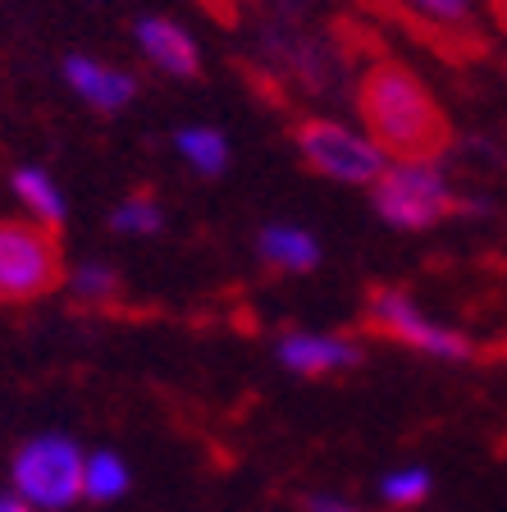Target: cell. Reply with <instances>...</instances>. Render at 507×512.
I'll return each mask as SVG.
<instances>
[{"mask_svg": "<svg viewBox=\"0 0 507 512\" xmlns=\"http://www.w3.org/2000/svg\"><path fill=\"white\" fill-rule=\"evenodd\" d=\"M357 115L366 138L389 160H439L453 142L444 106L402 60H370L361 69Z\"/></svg>", "mask_w": 507, "mask_h": 512, "instance_id": "cell-1", "label": "cell"}, {"mask_svg": "<svg viewBox=\"0 0 507 512\" xmlns=\"http://www.w3.org/2000/svg\"><path fill=\"white\" fill-rule=\"evenodd\" d=\"M370 206L398 234H425L453 220L462 197L439 160H389V170L370 183Z\"/></svg>", "mask_w": 507, "mask_h": 512, "instance_id": "cell-2", "label": "cell"}, {"mask_svg": "<svg viewBox=\"0 0 507 512\" xmlns=\"http://www.w3.org/2000/svg\"><path fill=\"white\" fill-rule=\"evenodd\" d=\"M293 147L311 174H320L329 183H343V188L370 192V183L389 170V156L366 138V128H352L343 119H325V115L297 119Z\"/></svg>", "mask_w": 507, "mask_h": 512, "instance_id": "cell-3", "label": "cell"}, {"mask_svg": "<svg viewBox=\"0 0 507 512\" xmlns=\"http://www.w3.org/2000/svg\"><path fill=\"white\" fill-rule=\"evenodd\" d=\"M87 453L69 435H32L10 462V485L32 512H64L83 499Z\"/></svg>", "mask_w": 507, "mask_h": 512, "instance_id": "cell-4", "label": "cell"}, {"mask_svg": "<svg viewBox=\"0 0 507 512\" xmlns=\"http://www.w3.org/2000/svg\"><path fill=\"white\" fill-rule=\"evenodd\" d=\"M366 320L375 334L421 352V357H434V362H471L476 357V343L466 339L457 325L421 311V302L407 288H375L366 302Z\"/></svg>", "mask_w": 507, "mask_h": 512, "instance_id": "cell-5", "label": "cell"}, {"mask_svg": "<svg viewBox=\"0 0 507 512\" xmlns=\"http://www.w3.org/2000/svg\"><path fill=\"white\" fill-rule=\"evenodd\" d=\"M64 284L60 234L32 220H0V302H37Z\"/></svg>", "mask_w": 507, "mask_h": 512, "instance_id": "cell-6", "label": "cell"}, {"mask_svg": "<svg viewBox=\"0 0 507 512\" xmlns=\"http://www.w3.org/2000/svg\"><path fill=\"white\" fill-rule=\"evenodd\" d=\"M60 78L87 110H96V115H124V110L138 101V92H142L138 78L128 74L124 64H110V60L87 55V51L64 55Z\"/></svg>", "mask_w": 507, "mask_h": 512, "instance_id": "cell-7", "label": "cell"}, {"mask_svg": "<svg viewBox=\"0 0 507 512\" xmlns=\"http://www.w3.org/2000/svg\"><path fill=\"white\" fill-rule=\"evenodd\" d=\"M133 42H138V55L160 69L165 78H179V83H192L201 78V46L179 19L169 14H142L133 23Z\"/></svg>", "mask_w": 507, "mask_h": 512, "instance_id": "cell-8", "label": "cell"}, {"mask_svg": "<svg viewBox=\"0 0 507 512\" xmlns=\"http://www.w3.org/2000/svg\"><path fill=\"white\" fill-rule=\"evenodd\" d=\"M275 357L284 371L307 375V380H320V375H338L361 366V343L352 334H320V330H293L275 343Z\"/></svg>", "mask_w": 507, "mask_h": 512, "instance_id": "cell-9", "label": "cell"}, {"mask_svg": "<svg viewBox=\"0 0 507 512\" xmlns=\"http://www.w3.org/2000/svg\"><path fill=\"white\" fill-rule=\"evenodd\" d=\"M10 192H14V202L23 206V220L42 224L51 234L64 229V220H69V197H64L60 179H55L46 165H14Z\"/></svg>", "mask_w": 507, "mask_h": 512, "instance_id": "cell-10", "label": "cell"}, {"mask_svg": "<svg viewBox=\"0 0 507 512\" xmlns=\"http://www.w3.org/2000/svg\"><path fill=\"white\" fill-rule=\"evenodd\" d=\"M256 256L261 266L279 270V275H311L320 266V238L302 224H261L256 229Z\"/></svg>", "mask_w": 507, "mask_h": 512, "instance_id": "cell-11", "label": "cell"}, {"mask_svg": "<svg viewBox=\"0 0 507 512\" xmlns=\"http://www.w3.org/2000/svg\"><path fill=\"white\" fill-rule=\"evenodd\" d=\"M174 156H179L197 179H220V174H229V165H233L229 133H220V128H211V124L179 128V133H174Z\"/></svg>", "mask_w": 507, "mask_h": 512, "instance_id": "cell-12", "label": "cell"}, {"mask_svg": "<svg viewBox=\"0 0 507 512\" xmlns=\"http://www.w3.org/2000/svg\"><path fill=\"white\" fill-rule=\"evenodd\" d=\"M402 14H412L421 28L430 32H453V37H471L480 23L476 0H398Z\"/></svg>", "mask_w": 507, "mask_h": 512, "instance_id": "cell-13", "label": "cell"}, {"mask_svg": "<svg viewBox=\"0 0 507 512\" xmlns=\"http://www.w3.org/2000/svg\"><path fill=\"white\" fill-rule=\"evenodd\" d=\"M128 485H133V471H128V462L119 458V453H110V448L87 453V462H83V499L115 503V499H124L128 494Z\"/></svg>", "mask_w": 507, "mask_h": 512, "instance_id": "cell-14", "label": "cell"}, {"mask_svg": "<svg viewBox=\"0 0 507 512\" xmlns=\"http://www.w3.org/2000/svg\"><path fill=\"white\" fill-rule=\"evenodd\" d=\"M160 229H165V206L151 192H128L110 211V234L119 238H156Z\"/></svg>", "mask_w": 507, "mask_h": 512, "instance_id": "cell-15", "label": "cell"}, {"mask_svg": "<svg viewBox=\"0 0 507 512\" xmlns=\"http://www.w3.org/2000/svg\"><path fill=\"white\" fill-rule=\"evenodd\" d=\"M380 499L389 508L407 512V508H421L430 499V471L425 467H393L380 476Z\"/></svg>", "mask_w": 507, "mask_h": 512, "instance_id": "cell-16", "label": "cell"}, {"mask_svg": "<svg viewBox=\"0 0 507 512\" xmlns=\"http://www.w3.org/2000/svg\"><path fill=\"white\" fill-rule=\"evenodd\" d=\"M69 288H74L78 302H110L119 293V270L110 261H78Z\"/></svg>", "mask_w": 507, "mask_h": 512, "instance_id": "cell-17", "label": "cell"}, {"mask_svg": "<svg viewBox=\"0 0 507 512\" xmlns=\"http://www.w3.org/2000/svg\"><path fill=\"white\" fill-rule=\"evenodd\" d=\"M307 512H357V503L343 499V494H316V499L307 503Z\"/></svg>", "mask_w": 507, "mask_h": 512, "instance_id": "cell-18", "label": "cell"}, {"mask_svg": "<svg viewBox=\"0 0 507 512\" xmlns=\"http://www.w3.org/2000/svg\"><path fill=\"white\" fill-rule=\"evenodd\" d=\"M0 512H32V508L19 499V494H0Z\"/></svg>", "mask_w": 507, "mask_h": 512, "instance_id": "cell-19", "label": "cell"}, {"mask_svg": "<svg viewBox=\"0 0 507 512\" xmlns=\"http://www.w3.org/2000/svg\"><path fill=\"white\" fill-rule=\"evenodd\" d=\"M494 23H498V32L507 37V0H494Z\"/></svg>", "mask_w": 507, "mask_h": 512, "instance_id": "cell-20", "label": "cell"}]
</instances>
